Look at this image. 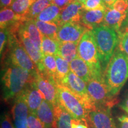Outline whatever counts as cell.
Wrapping results in <instances>:
<instances>
[{"mask_svg": "<svg viewBox=\"0 0 128 128\" xmlns=\"http://www.w3.org/2000/svg\"><path fill=\"white\" fill-rule=\"evenodd\" d=\"M119 122V128H128V116H122L118 118Z\"/></svg>", "mask_w": 128, "mask_h": 128, "instance_id": "cell-39", "label": "cell"}, {"mask_svg": "<svg viewBox=\"0 0 128 128\" xmlns=\"http://www.w3.org/2000/svg\"><path fill=\"white\" fill-rule=\"evenodd\" d=\"M8 34L7 63L24 69L36 76L39 72L38 69L19 40L18 33H8Z\"/></svg>", "mask_w": 128, "mask_h": 128, "instance_id": "cell-5", "label": "cell"}, {"mask_svg": "<svg viewBox=\"0 0 128 128\" xmlns=\"http://www.w3.org/2000/svg\"><path fill=\"white\" fill-rule=\"evenodd\" d=\"M119 106L121 108L127 112L128 114V93L125 96L122 102L119 104Z\"/></svg>", "mask_w": 128, "mask_h": 128, "instance_id": "cell-40", "label": "cell"}, {"mask_svg": "<svg viewBox=\"0 0 128 128\" xmlns=\"http://www.w3.org/2000/svg\"><path fill=\"white\" fill-rule=\"evenodd\" d=\"M83 8L86 11L106 10L107 6L103 0H87L83 4Z\"/></svg>", "mask_w": 128, "mask_h": 128, "instance_id": "cell-32", "label": "cell"}, {"mask_svg": "<svg viewBox=\"0 0 128 128\" xmlns=\"http://www.w3.org/2000/svg\"><path fill=\"white\" fill-rule=\"evenodd\" d=\"M127 17V12L122 13L112 7H107L105 10V16L102 25L106 26L117 33L122 26Z\"/></svg>", "mask_w": 128, "mask_h": 128, "instance_id": "cell-16", "label": "cell"}, {"mask_svg": "<svg viewBox=\"0 0 128 128\" xmlns=\"http://www.w3.org/2000/svg\"><path fill=\"white\" fill-rule=\"evenodd\" d=\"M28 128H46L36 113L29 112L28 116Z\"/></svg>", "mask_w": 128, "mask_h": 128, "instance_id": "cell-33", "label": "cell"}, {"mask_svg": "<svg viewBox=\"0 0 128 128\" xmlns=\"http://www.w3.org/2000/svg\"><path fill=\"white\" fill-rule=\"evenodd\" d=\"M92 31L104 72L119 43L118 33L104 25H101Z\"/></svg>", "mask_w": 128, "mask_h": 128, "instance_id": "cell-3", "label": "cell"}, {"mask_svg": "<svg viewBox=\"0 0 128 128\" xmlns=\"http://www.w3.org/2000/svg\"><path fill=\"white\" fill-rule=\"evenodd\" d=\"M42 64L44 70L40 73L54 78L55 81V76L56 73V61L55 56L50 55H44Z\"/></svg>", "mask_w": 128, "mask_h": 128, "instance_id": "cell-28", "label": "cell"}, {"mask_svg": "<svg viewBox=\"0 0 128 128\" xmlns=\"http://www.w3.org/2000/svg\"><path fill=\"white\" fill-rule=\"evenodd\" d=\"M33 84L40 92L44 99L52 104L54 106L58 104L57 91L58 85L54 78L48 76L39 72L35 76Z\"/></svg>", "mask_w": 128, "mask_h": 128, "instance_id": "cell-9", "label": "cell"}, {"mask_svg": "<svg viewBox=\"0 0 128 128\" xmlns=\"http://www.w3.org/2000/svg\"><path fill=\"white\" fill-rule=\"evenodd\" d=\"M18 38L28 55L36 64L38 71L39 72H42L44 70L42 64L44 55L42 51L36 47L34 43L26 35H25L23 32H20L19 30L18 32Z\"/></svg>", "mask_w": 128, "mask_h": 128, "instance_id": "cell-14", "label": "cell"}, {"mask_svg": "<svg viewBox=\"0 0 128 128\" xmlns=\"http://www.w3.org/2000/svg\"><path fill=\"white\" fill-rule=\"evenodd\" d=\"M22 94L28 105L29 112L36 113L37 110L44 99L40 92L32 82L28 85Z\"/></svg>", "mask_w": 128, "mask_h": 128, "instance_id": "cell-15", "label": "cell"}, {"mask_svg": "<svg viewBox=\"0 0 128 128\" xmlns=\"http://www.w3.org/2000/svg\"><path fill=\"white\" fill-rule=\"evenodd\" d=\"M75 1L76 0H51L52 4L55 5L62 10Z\"/></svg>", "mask_w": 128, "mask_h": 128, "instance_id": "cell-37", "label": "cell"}, {"mask_svg": "<svg viewBox=\"0 0 128 128\" xmlns=\"http://www.w3.org/2000/svg\"><path fill=\"white\" fill-rule=\"evenodd\" d=\"M28 20L24 16L17 14L10 7L1 8L0 28L1 29L7 28L16 24Z\"/></svg>", "mask_w": 128, "mask_h": 128, "instance_id": "cell-18", "label": "cell"}, {"mask_svg": "<svg viewBox=\"0 0 128 128\" xmlns=\"http://www.w3.org/2000/svg\"><path fill=\"white\" fill-rule=\"evenodd\" d=\"M87 91L96 108H110L116 103L112 97L103 78H92L87 83Z\"/></svg>", "mask_w": 128, "mask_h": 128, "instance_id": "cell-8", "label": "cell"}, {"mask_svg": "<svg viewBox=\"0 0 128 128\" xmlns=\"http://www.w3.org/2000/svg\"><path fill=\"white\" fill-rule=\"evenodd\" d=\"M36 76L20 67L6 62L1 76L2 97L4 101L14 100L33 82Z\"/></svg>", "mask_w": 128, "mask_h": 128, "instance_id": "cell-1", "label": "cell"}, {"mask_svg": "<svg viewBox=\"0 0 128 128\" xmlns=\"http://www.w3.org/2000/svg\"><path fill=\"white\" fill-rule=\"evenodd\" d=\"M77 43L60 42V49L58 55L70 63L72 60L78 56Z\"/></svg>", "mask_w": 128, "mask_h": 128, "instance_id": "cell-23", "label": "cell"}, {"mask_svg": "<svg viewBox=\"0 0 128 128\" xmlns=\"http://www.w3.org/2000/svg\"><path fill=\"white\" fill-rule=\"evenodd\" d=\"M110 108H96L88 113V124L93 128H117Z\"/></svg>", "mask_w": 128, "mask_h": 128, "instance_id": "cell-12", "label": "cell"}, {"mask_svg": "<svg viewBox=\"0 0 128 128\" xmlns=\"http://www.w3.org/2000/svg\"><path fill=\"white\" fill-rule=\"evenodd\" d=\"M88 126H89V128H92V126L91 125V124H88Z\"/></svg>", "mask_w": 128, "mask_h": 128, "instance_id": "cell-45", "label": "cell"}, {"mask_svg": "<svg viewBox=\"0 0 128 128\" xmlns=\"http://www.w3.org/2000/svg\"><path fill=\"white\" fill-rule=\"evenodd\" d=\"M105 16V10H92L83 12L81 23L87 29L92 30L102 25Z\"/></svg>", "mask_w": 128, "mask_h": 128, "instance_id": "cell-17", "label": "cell"}, {"mask_svg": "<svg viewBox=\"0 0 128 128\" xmlns=\"http://www.w3.org/2000/svg\"><path fill=\"white\" fill-rule=\"evenodd\" d=\"M36 0H13L10 7L14 12L26 17L30 7Z\"/></svg>", "mask_w": 128, "mask_h": 128, "instance_id": "cell-30", "label": "cell"}, {"mask_svg": "<svg viewBox=\"0 0 128 128\" xmlns=\"http://www.w3.org/2000/svg\"><path fill=\"white\" fill-rule=\"evenodd\" d=\"M58 103L71 115L74 119L88 126V112L81 102L67 88L58 85Z\"/></svg>", "mask_w": 128, "mask_h": 128, "instance_id": "cell-6", "label": "cell"}, {"mask_svg": "<svg viewBox=\"0 0 128 128\" xmlns=\"http://www.w3.org/2000/svg\"><path fill=\"white\" fill-rule=\"evenodd\" d=\"M71 128H88L87 124L82 122L73 119L72 120Z\"/></svg>", "mask_w": 128, "mask_h": 128, "instance_id": "cell-38", "label": "cell"}, {"mask_svg": "<svg viewBox=\"0 0 128 128\" xmlns=\"http://www.w3.org/2000/svg\"><path fill=\"white\" fill-rule=\"evenodd\" d=\"M1 128H15L12 120L10 116L9 113L4 112L1 115Z\"/></svg>", "mask_w": 128, "mask_h": 128, "instance_id": "cell-34", "label": "cell"}, {"mask_svg": "<svg viewBox=\"0 0 128 128\" xmlns=\"http://www.w3.org/2000/svg\"><path fill=\"white\" fill-rule=\"evenodd\" d=\"M35 23L42 36H45L52 39L58 40V31L59 26L56 23L42 22L34 19Z\"/></svg>", "mask_w": 128, "mask_h": 128, "instance_id": "cell-25", "label": "cell"}, {"mask_svg": "<svg viewBox=\"0 0 128 128\" xmlns=\"http://www.w3.org/2000/svg\"><path fill=\"white\" fill-rule=\"evenodd\" d=\"M74 118L61 106H54V120L53 128H71Z\"/></svg>", "mask_w": 128, "mask_h": 128, "instance_id": "cell-21", "label": "cell"}, {"mask_svg": "<svg viewBox=\"0 0 128 128\" xmlns=\"http://www.w3.org/2000/svg\"><path fill=\"white\" fill-rule=\"evenodd\" d=\"M76 1H79L80 2H81V4H84V3L86 2V1H87V0H76Z\"/></svg>", "mask_w": 128, "mask_h": 128, "instance_id": "cell-44", "label": "cell"}, {"mask_svg": "<svg viewBox=\"0 0 128 128\" xmlns=\"http://www.w3.org/2000/svg\"><path fill=\"white\" fill-rule=\"evenodd\" d=\"M52 4L51 0H36L30 7L26 17L28 20L36 19L44 9Z\"/></svg>", "mask_w": 128, "mask_h": 128, "instance_id": "cell-27", "label": "cell"}, {"mask_svg": "<svg viewBox=\"0 0 128 128\" xmlns=\"http://www.w3.org/2000/svg\"><path fill=\"white\" fill-rule=\"evenodd\" d=\"M8 32L7 28L1 29L0 31V53L1 55L4 50V49L6 44L7 45L8 42Z\"/></svg>", "mask_w": 128, "mask_h": 128, "instance_id": "cell-36", "label": "cell"}, {"mask_svg": "<svg viewBox=\"0 0 128 128\" xmlns=\"http://www.w3.org/2000/svg\"><path fill=\"white\" fill-rule=\"evenodd\" d=\"M112 8L122 13H126L128 11V0H117Z\"/></svg>", "mask_w": 128, "mask_h": 128, "instance_id": "cell-35", "label": "cell"}, {"mask_svg": "<svg viewBox=\"0 0 128 128\" xmlns=\"http://www.w3.org/2000/svg\"><path fill=\"white\" fill-rule=\"evenodd\" d=\"M19 30L26 35L39 50H41L42 35L35 23L34 19H30L23 22Z\"/></svg>", "mask_w": 128, "mask_h": 128, "instance_id": "cell-19", "label": "cell"}, {"mask_svg": "<svg viewBox=\"0 0 128 128\" xmlns=\"http://www.w3.org/2000/svg\"><path fill=\"white\" fill-rule=\"evenodd\" d=\"M60 42L57 40L42 35L41 50L43 55H58Z\"/></svg>", "mask_w": 128, "mask_h": 128, "instance_id": "cell-26", "label": "cell"}, {"mask_svg": "<svg viewBox=\"0 0 128 128\" xmlns=\"http://www.w3.org/2000/svg\"><path fill=\"white\" fill-rule=\"evenodd\" d=\"M70 70L84 80L86 84L92 79V74L87 64L81 58L77 56L70 63Z\"/></svg>", "mask_w": 128, "mask_h": 128, "instance_id": "cell-22", "label": "cell"}, {"mask_svg": "<svg viewBox=\"0 0 128 128\" xmlns=\"http://www.w3.org/2000/svg\"><path fill=\"white\" fill-rule=\"evenodd\" d=\"M36 115L46 128H52L54 120V106L44 99L36 112Z\"/></svg>", "mask_w": 128, "mask_h": 128, "instance_id": "cell-20", "label": "cell"}, {"mask_svg": "<svg viewBox=\"0 0 128 128\" xmlns=\"http://www.w3.org/2000/svg\"><path fill=\"white\" fill-rule=\"evenodd\" d=\"M84 11L82 4L76 0L74 1L62 10L58 25L60 27L67 23H81Z\"/></svg>", "mask_w": 128, "mask_h": 128, "instance_id": "cell-13", "label": "cell"}, {"mask_svg": "<svg viewBox=\"0 0 128 128\" xmlns=\"http://www.w3.org/2000/svg\"><path fill=\"white\" fill-rule=\"evenodd\" d=\"M13 0H0L1 8L10 7L12 5Z\"/></svg>", "mask_w": 128, "mask_h": 128, "instance_id": "cell-41", "label": "cell"}, {"mask_svg": "<svg viewBox=\"0 0 128 128\" xmlns=\"http://www.w3.org/2000/svg\"><path fill=\"white\" fill-rule=\"evenodd\" d=\"M56 61V73L55 76V82L57 85L60 82V81L64 79L70 70V63L62 58L60 55H55Z\"/></svg>", "mask_w": 128, "mask_h": 128, "instance_id": "cell-29", "label": "cell"}, {"mask_svg": "<svg viewBox=\"0 0 128 128\" xmlns=\"http://www.w3.org/2000/svg\"><path fill=\"white\" fill-rule=\"evenodd\" d=\"M89 30L81 23H67L59 27L58 40L60 42L79 44L86 32Z\"/></svg>", "mask_w": 128, "mask_h": 128, "instance_id": "cell-10", "label": "cell"}, {"mask_svg": "<svg viewBox=\"0 0 128 128\" xmlns=\"http://www.w3.org/2000/svg\"><path fill=\"white\" fill-rule=\"evenodd\" d=\"M122 26H128V11H127V17H126V20H124V24Z\"/></svg>", "mask_w": 128, "mask_h": 128, "instance_id": "cell-43", "label": "cell"}, {"mask_svg": "<svg viewBox=\"0 0 128 128\" xmlns=\"http://www.w3.org/2000/svg\"><path fill=\"white\" fill-rule=\"evenodd\" d=\"M106 6L108 7H112L117 0H103Z\"/></svg>", "mask_w": 128, "mask_h": 128, "instance_id": "cell-42", "label": "cell"}, {"mask_svg": "<svg viewBox=\"0 0 128 128\" xmlns=\"http://www.w3.org/2000/svg\"><path fill=\"white\" fill-rule=\"evenodd\" d=\"M78 55L88 65L92 78H103L100 57L92 30L86 32L80 40L78 45Z\"/></svg>", "mask_w": 128, "mask_h": 128, "instance_id": "cell-4", "label": "cell"}, {"mask_svg": "<svg viewBox=\"0 0 128 128\" xmlns=\"http://www.w3.org/2000/svg\"><path fill=\"white\" fill-rule=\"evenodd\" d=\"M61 11L62 9L60 7L52 4L44 9L36 19L42 22L54 23L58 24L60 18Z\"/></svg>", "mask_w": 128, "mask_h": 128, "instance_id": "cell-24", "label": "cell"}, {"mask_svg": "<svg viewBox=\"0 0 128 128\" xmlns=\"http://www.w3.org/2000/svg\"><path fill=\"white\" fill-rule=\"evenodd\" d=\"M103 78L110 94L114 98L128 80V57L118 48L104 71Z\"/></svg>", "mask_w": 128, "mask_h": 128, "instance_id": "cell-2", "label": "cell"}, {"mask_svg": "<svg viewBox=\"0 0 128 128\" xmlns=\"http://www.w3.org/2000/svg\"><path fill=\"white\" fill-rule=\"evenodd\" d=\"M118 34L119 43L117 48L128 57V26H122Z\"/></svg>", "mask_w": 128, "mask_h": 128, "instance_id": "cell-31", "label": "cell"}, {"mask_svg": "<svg viewBox=\"0 0 128 128\" xmlns=\"http://www.w3.org/2000/svg\"><path fill=\"white\" fill-rule=\"evenodd\" d=\"M28 106L21 94L15 99L12 108V120L15 128H28Z\"/></svg>", "mask_w": 128, "mask_h": 128, "instance_id": "cell-11", "label": "cell"}, {"mask_svg": "<svg viewBox=\"0 0 128 128\" xmlns=\"http://www.w3.org/2000/svg\"><path fill=\"white\" fill-rule=\"evenodd\" d=\"M58 85L67 88L81 102L88 113L96 108L88 92L86 82L72 71L69 72Z\"/></svg>", "mask_w": 128, "mask_h": 128, "instance_id": "cell-7", "label": "cell"}]
</instances>
